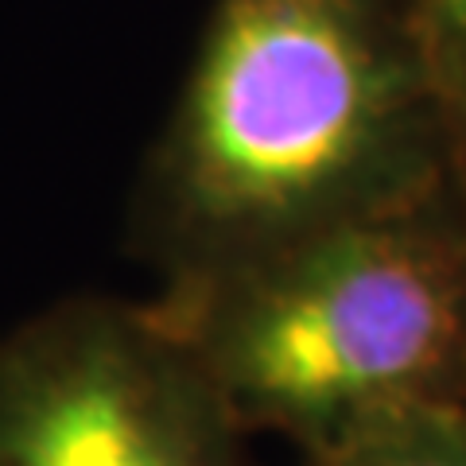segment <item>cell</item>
Here are the masks:
<instances>
[{
    "label": "cell",
    "mask_w": 466,
    "mask_h": 466,
    "mask_svg": "<svg viewBox=\"0 0 466 466\" xmlns=\"http://www.w3.org/2000/svg\"><path fill=\"white\" fill-rule=\"evenodd\" d=\"M299 466H466V404H416L299 451Z\"/></svg>",
    "instance_id": "4"
},
{
    "label": "cell",
    "mask_w": 466,
    "mask_h": 466,
    "mask_svg": "<svg viewBox=\"0 0 466 466\" xmlns=\"http://www.w3.org/2000/svg\"><path fill=\"white\" fill-rule=\"evenodd\" d=\"M233 420L296 451L416 404H466V175L148 299Z\"/></svg>",
    "instance_id": "2"
},
{
    "label": "cell",
    "mask_w": 466,
    "mask_h": 466,
    "mask_svg": "<svg viewBox=\"0 0 466 466\" xmlns=\"http://www.w3.org/2000/svg\"><path fill=\"white\" fill-rule=\"evenodd\" d=\"M424 55V70L443 113V128L466 175V0H404Z\"/></svg>",
    "instance_id": "5"
},
{
    "label": "cell",
    "mask_w": 466,
    "mask_h": 466,
    "mask_svg": "<svg viewBox=\"0 0 466 466\" xmlns=\"http://www.w3.org/2000/svg\"><path fill=\"white\" fill-rule=\"evenodd\" d=\"M404 0H214L128 202L179 280L459 175Z\"/></svg>",
    "instance_id": "1"
},
{
    "label": "cell",
    "mask_w": 466,
    "mask_h": 466,
    "mask_svg": "<svg viewBox=\"0 0 466 466\" xmlns=\"http://www.w3.org/2000/svg\"><path fill=\"white\" fill-rule=\"evenodd\" d=\"M0 466H257L152 303L70 296L0 334Z\"/></svg>",
    "instance_id": "3"
}]
</instances>
